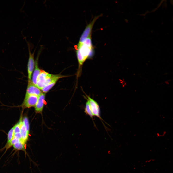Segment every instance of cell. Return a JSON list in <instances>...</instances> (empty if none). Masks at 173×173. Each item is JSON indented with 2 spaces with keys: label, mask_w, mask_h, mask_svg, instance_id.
Segmentation results:
<instances>
[{
  "label": "cell",
  "mask_w": 173,
  "mask_h": 173,
  "mask_svg": "<svg viewBox=\"0 0 173 173\" xmlns=\"http://www.w3.org/2000/svg\"><path fill=\"white\" fill-rule=\"evenodd\" d=\"M101 16H96L93 20L86 27L80 38L78 44L82 43L87 38L91 37V33L93 25L96 20Z\"/></svg>",
  "instance_id": "6da1fadb"
},
{
  "label": "cell",
  "mask_w": 173,
  "mask_h": 173,
  "mask_svg": "<svg viewBox=\"0 0 173 173\" xmlns=\"http://www.w3.org/2000/svg\"><path fill=\"white\" fill-rule=\"evenodd\" d=\"M38 96L33 95L25 94L21 106L23 108L35 107L38 99Z\"/></svg>",
  "instance_id": "7a4b0ae2"
},
{
  "label": "cell",
  "mask_w": 173,
  "mask_h": 173,
  "mask_svg": "<svg viewBox=\"0 0 173 173\" xmlns=\"http://www.w3.org/2000/svg\"><path fill=\"white\" fill-rule=\"evenodd\" d=\"M87 97V101L89 103L90 109L93 116H96L101 121H103L100 116V109L98 104L90 97L88 96Z\"/></svg>",
  "instance_id": "3957f363"
},
{
  "label": "cell",
  "mask_w": 173,
  "mask_h": 173,
  "mask_svg": "<svg viewBox=\"0 0 173 173\" xmlns=\"http://www.w3.org/2000/svg\"><path fill=\"white\" fill-rule=\"evenodd\" d=\"M93 49L81 43L78 44L76 51L80 53L85 61L92 54Z\"/></svg>",
  "instance_id": "277c9868"
},
{
  "label": "cell",
  "mask_w": 173,
  "mask_h": 173,
  "mask_svg": "<svg viewBox=\"0 0 173 173\" xmlns=\"http://www.w3.org/2000/svg\"><path fill=\"white\" fill-rule=\"evenodd\" d=\"M29 51V58L27 64V73L28 80H31L32 72L33 71L35 66V61L34 58V52L32 53L30 49L29 45L28 43Z\"/></svg>",
  "instance_id": "5b68a950"
},
{
  "label": "cell",
  "mask_w": 173,
  "mask_h": 173,
  "mask_svg": "<svg viewBox=\"0 0 173 173\" xmlns=\"http://www.w3.org/2000/svg\"><path fill=\"white\" fill-rule=\"evenodd\" d=\"M52 74L45 71L40 70V72L37 79V86L40 89L42 90L45 86V83L47 79L50 77Z\"/></svg>",
  "instance_id": "8992f818"
},
{
  "label": "cell",
  "mask_w": 173,
  "mask_h": 173,
  "mask_svg": "<svg viewBox=\"0 0 173 173\" xmlns=\"http://www.w3.org/2000/svg\"><path fill=\"white\" fill-rule=\"evenodd\" d=\"M42 93L40 89L33 83L32 80H28L25 94L33 95L38 96Z\"/></svg>",
  "instance_id": "52a82bcc"
},
{
  "label": "cell",
  "mask_w": 173,
  "mask_h": 173,
  "mask_svg": "<svg viewBox=\"0 0 173 173\" xmlns=\"http://www.w3.org/2000/svg\"><path fill=\"white\" fill-rule=\"evenodd\" d=\"M45 93H42L38 96L37 102L34 107L36 113H42L45 102Z\"/></svg>",
  "instance_id": "ba28073f"
},
{
  "label": "cell",
  "mask_w": 173,
  "mask_h": 173,
  "mask_svg": "<svg viewBox=\"0 0 173 173\" xmlns=\"http://www.w3.org/2000/svg\"><path fill=\"white\" fill-rule=\"evenodd\" d=\"M20 133L22 136L21 141L26 144L28 139L29 133L27 131L22 120L20 125Z\"/></svg>",
  "instance_id": "9c48e42d"
},
{
  "label": "cell",
  "mask_w": 173,
  "mask_h": 173,
  "mask_svg": "<svg viewBox=\"0 0 173 173\" xmlns=\"http://www.w3.org/2000/svg\"><path fill=\"white\" fill-rule=\"evenodd\" d=\"M40 72V70L39 68L38 64V58L35 62V69L33 74L32 81L33 83L37 86V81Z\"/></svg>",
  "instance_id": "30bf717a"
},
{
  "label": "cell",
  "mask_w": 173,
  "mask_h": 173,
  "mask_svg": "<svg viewBox=\"0 0 173 173\" xmlns=\"http://www.w3.org/2000/svg\"><path fill=\"white\" fill-rule=\"evenodd\" d=\"M26 144L23 142L21 141L16 143L13 146L14 150H21L26 153Z\"/></svg>",
  "instance_id": "8fae6325"
},
{
  "label": "cell",
  "mask_w": 173,
  "mask_h": 173,
  "mask_svg": "<svg viewBox=\"0 0 173 173\" xmlns=\"http://www.w3.org/2000/svg\"><path fill=\"white\" fill-rule=\"evenodd\" d=\"M20 140L14 137L8 144H6L4 147L1 150H3L5 148H6V151L4 153H6V152L7 150L10 147L12 146H13L15 143L18 142Z\"/></svg>",
  "instance_id": "7c38bea8"
},
{
  "label": "cell",
  "mask_w": 173,
  "mask_h": 173,
  "mask_svg": "<svg viewBox=\"0 0 173 173\" xmlns=\"http://www.w3.org/2000/svg\"><path fill=\"white\" fill-rule=\"evenodd\" d=\"M58 80H55L45 86L41 90L44 93H47L54 85Z\"/></svg>",
  "instance_id": "4fadbf2b"
},
{
  "label": "cell",
  "mask_w": 173,
  "mask_h": 173,
  "mask_svg": "<svg viewBox=\"0 0 173 173\" xmlns=\"http://www.w3.org/2000/svg\"><path fill=\"white\" fill-rule=\"evenodd\" d=\"M84 110L85 113L89 115L93 120L94 116L91 112L89 103L87 101L86 102Z\"/></svg>",
  "instance_id": "5bb4252c"
},
{
  "label": "cell",
  "mask_w": 173,
  "mask_h": 173,
  "mask_svg": "<svg viewBox=\"0 0 173 173\" xmlns=\"http://www.w3.org/2000/svg\"><path fill=\"white\" fill-rule=\"evenodd\" d=\"M14 127H13L9 131L7 134V140L6 144H8L14 137Z\"/></svg>",
  "instance_id": "9a60e30c"
},
{
  "label": "cell",
  "mask_w": 173,
  "mask_h": 173,
  "mask_svg": "<svg viewBox=\"0 0 173 173\" xmlns=\"http://www.w3.org/2000/svg\"><path fill=\"white\" fill-rule=\"evenodd\" d=\"M22 122L25 127L27 131L29 132V124L28 118L26 117H25L23 118Z\"/></svg>",
  "instance_id": "2e32d148"
},
{
  "label": "cell",
  "mask_w": 173,
  "mask_h": 173,
  "mask_svg": "<svg viewBox=\"0 0 173 173\" xmlns=\"http://www.w3.org/2000/svg\"><path fill=\"white\" fill-rule=\"evenodd\" d=\"M82 43L85 44L89 47H93L91 37L86 38Z\"/></svg>",
  "instance_id": "e0dca14e"
},
{
  "label": "cell",
  "mask_w": 173,
  "mask_h": 173,
  "mask_svg": "<svg viewBox=\"0 0 173 173\" xmlns=\"http://www.w3.org/2000/svg\"><path fill=\"white\" fill-rule=\"evenodd\" d=\"M22 137L20 132L14 134V137L18 139L20 141H21L22 140Z\"/></svg>",
  "instance_id": "ac0fdd59"
}]
</instances>
